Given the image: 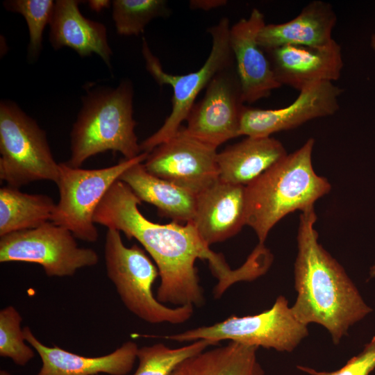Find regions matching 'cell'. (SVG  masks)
<instances>
[{
  "mask_svg": "<svg viewBox=\"0 0 375 375\" xmlns=\"http://www.w3.org/2000/svg\"><path fill=\"white\" fill-rule=\"evenodd\" d=\"M142 201L124 182L116 181L98 206L94 222L123 232L135 238L148 252L158 269L160 278L156 299L174 307L205 303L195 262L206 260L218 280L213 290L220 298L234 283L241 281L238 269H231L223 256L212 251L200 238L191 222L154 223L140 211Z\"/></svg>",
  "mask_w": 375,
  "mask_h": 375,
  "instance_id": "1",
  "label": "cell"
},
{
  "mask_svg": "<svg viewBox=\"0 0 375 375\" xmlns=\"http://www.w3.org/2000/svg\"><path fill=\"white\" fill-rule=\"evenodd\" d=\"M314 206L301 211L294 265L296 318L324 327L335 344L349 328L372 311L343 267L318 242Z\"/></svg>",
  "mask_w": 375,
  "mask_h": 375,
  "instance_id": "2",
  "label": "cell"
},
{
  "mask_svg": "<svg viewBox=\"0 0 375 375\" xmlns=\"http://www.w3.org/2000/svg\"><path fill=\"white\" fill-rule=\"evenodd\" d=\"M314 144L309 138L245 186L246 225L255 231L258 244H265L270 230L287 215L314 206L330 192L328 181L314 170Z\"/></svg>",
  "mask_w": 375,
  "mask_h": 375,
  "instance_id": "3",
  "label": "cell"
},
{
  "mask_svg": "<svg viewBox=\"0 0 375 375\" xmlns=\"http://www.w3.org/2000/svg\"><path fill=\"white\" fill-rule=\"evenodd\" d=\"M133 99V88L127 80L115 88L88 90L70 133L71 156L65 163L78 168L91 156L108 150L121 153L126 159L141 154Z\"/></svg>",
  "mask_w": 375,
  "mask_h": 375,
  "instance_id": "4",
  "label": "cell"
},
{
  "mask_svg": "<svg viewBox=\"0 0 375 375\" xmlns=\"http://www.w3.org/2000/svg\"><path fill=\"white\" fill-rule=\"evenodd\" d=\"M104 256L107 276L133 315L153 324H181L192 317L193 306L169 307L154 297L152 288L159 276L157 266L138 245L125 246L119 231L108 228Z\"/></svg>",
  "mask_w": 375,
  "mask_h": 375,
  "instance_id": "5",
  "label": "cell"
},
{
  "mask_svg": "<svg viewBox=\"0 0 375 375\" xmlns=\"http://www.w3.org/2000/svg\"><path fill=\"white\" fill-rule=\"evenodd\" d=\"M0 178L19 188L38 181L56 183L60 165L46 132L15 103H0Z\"/></svg>",
  "mask_w": 375,
  "mask_h": 375,
  "instance_id": "6",
  "label": "cell"
},
{
  "mask_svg": "<svg viewBox=\"0 0 375 375\" xmlns=\"http://www.w3.org/2000/svg\"><path fill=\"white\" fill-rule=\"evenodd\" d=\"M230 24L227 17L209 28L212 48L208 57L197 70L184 75H174L164 72L159 59L153 54L143 38L142 52L146 69L160 86L169 85L173 89L172 111L162 126L140 143L142 152L150 153L155 147L174 135L181 127L195 103L199 92L206 88L220 71L235 63L229 42Z\"/></svg>",
  "mask_w": 375,
  "mask_h": 375,
  "instance_id": "7",
  "label": "cell"
},
{
  "mask_svg": "<svg viewBox=\"0 0 375 375\" xmlns=\"http://www.w3.org/2000/svg\"><path fill=\"white\" fill-rule=\"evenodd\" d=\"M307 326L296 318L288 299L280 295L271 308L260 313L243 317L231 315L214 324L191 328L164 338L178 342L206 340L214 345L230 340L290 352L308 335Z\"/></svg>",
  "mask_w": 375,
  "mask_h": 375,
  "instance_id": "8",
  "label": "cell"
},
{
  "mask_svg": "<svg viewBox=\"0 0 375 375\" xmlns=\"http://www.w3.org/2000/svg\"><path fill=\"white\" fill-rule=\"evenodd\" d=\"M148 153L142 152L132 159L124 158L115 165L101 169L74 168L59 163L56 185L59 201L51 222L71 231L76 238L89 242L98 240L94 226V212L111 185L129 167L143 162Z\"/></svg>",
  "mask_w": 375,
  "mask_h": 375,
  "instance_id": "9",
  "label": "cell"
},
{
  "mask_svg": "<svg viewBox=\"0 0 375 375\" xmlns=\"http://www.w3.org/2000/svg\"><path fill=\"white\" fill-rule=\"evenodd\" d=\"M75 238L71 231L52 222L11 233L0 237V262L35 263L49 277L70 276L99 260L94 250L79 247Z\"/></svg>",
  "mask_w": 375,
  "mask_h": 375,
  "instance_id": "10",
  "label": "cell"
},
{
  "mask_svg": "<svg viewBox=\"0 0 375 375\" xmlns=\"http://www.w3.org/2000/svg\"><path fill=\"white\" fill-rule=\"evenodd\" d=\"M244 103L234 63L212 78L203 97L191 108L185 128L194 138L217 149L240 136Z\"/></svg>",
  "mask_w": 375,
  "mask_h": 375,
  "instance_id": "11",
  "label": "cell"
},
{
  "mask_svg": "<svg viewBox=\"0 0 375 375\" xmlns=\"http://www.w3.org/2000/svg\"><path fill=\"white\" fill-rule=\"evenodd\" d=\"M216 150L190 135L181 126L149 153L143 165L151 174L197 196L219 179Z\"/></svg>",
  "mask_w": 375,
  "mask_h": 375,
  "instance_id": "12",
  "label": "cell"
},
{
  "mask_svg": "<svg viewBox=\"0 0 375 375\" xmlns=\"http://www.w3.org/2000/svg\"><path fill=\"white\" fill-rule=\"evenodd\" d=\"M343 90L333 82H320L299 91L289 106L277 109L244 106L241 115L240 136L267 138L275 133L297 128L314 119L331 116L340 109Z\"/></svg>",
  "mask_w": 375,
  "mask_h": 375,
  "instance_id": "13",
  "label": "cell"
},
{
  "mask_svg": "<svg viewBox=\"0 0 375 375\" xmlns=\"http://www.w3.org/2000/svg\"><path fill=\"white\" fill-rule=\"evenodd\" d=\"M264 15L253 8L230 28L229 42L244 103H253L270 96L281 85L276 81L257 36L265 25Z\"/></svg>",
  "mask_w": 375,
  "mask_h": 375,
  "instance_id": "14",
  "label": "cell"
},
{
  "mask_svg": "<svg viewBox=\"0 0 375 375\" xmlns=\"http://www.w3.org/2000/svg\"><path fill=\"white\" fill-rule=\"evenodd\" d=\"M278 83L299 91L338 80L344 67L340 45L333 40L319 47L285 45L265 51Z\"/></svg>",
  "mask_w": 375,
  "mask_h": 375,
  "instance_id": "15",
  "label": "cell"
},
{
  "mask_svg": "<svg viewBox=\"0 0 375 375\" xmlns=\"http://www.w3.org/2000/svg\"><path fill=\"white\" fill-rule=\"evenodd\" d=\"M190 222L209 247L235 235L246 225L245 186L217 180L196 196Z\"/></svg>",
  "mask_w": 375,
  "mask_h": 375,
  "instance_id": "16",
  "label": "cell"
},
{
  "mask_svg": "<svg viewBox=\"0 0 375 375\" xmlns=\"http://www.w3.org/2000/svg\"><path fill=\"white\" fill-rule=\"evenodd\" d=\"M25 340L39 355L42 366L36 375H126L137 359L138 344L124 342L112 352L98 357H86L58 347H47L28 326L23 328Z\"/></svg>",
  "mask_w": 375,
  "mask_h": 375,
  "instance_id": "17",
  "label": "cell"
},
{
  "mask_svg": "<svg viewBox=\"0 0 375 375\" xmlns=\"http://www.w3.org/2000/svg\"><path fill=\"white\" fill-rule=\"evenodd\" d=\"M337 15L332 6L323 1L308 3L293 19L281 24H265L257 41L267 51L285 45L319 47L330 44Z\"/></svg>",
  "mask_w": 375,
  "mask_h": 375,
  "instance_id": "18",
  "label": "cell"
},
{
  "mask_svg": "<svg viewBox=\"0 0 375 375\" xmlns=\"http://www.w3.org/2000/svg\"><path fill=\"white\" fill-rule=\"evenodd\" d=\"M78 0L55 1L50 22L49 40L55 49L69 47L80 56L94 53L110 67L112 50L108 44L106 26L98 22L85 17Z\"/></svg>",
  "mask_w": 375,
  "mask_h": 375,
  "instance_id": "19",
  "label": "cell"
},
{
  "mask_svg": "<svg viewBox=\"0 0 375 375\" xmlns=\"http://www.w3.org/2000/svg\"><path fill=\"white\" fill-rule=\"evenodd\" d=\"M288 154L272 138L247 137L217 154L219 179L247 186Z\"/></svg>",
  "mask_w": 375,
  "mask_h": 375,
  "instance_id": "20",
  "label": "cell"
},
{
  "mask_svg": "<svg viewBox=\"0 0 375 375\" xmlns=\"http://www.w3.org/2000/svg\"><path fill=\"white\" fill-rule=\"evenodd\" d=\"M141 201L155 206L160 216L176 222L192 220L196 195L169 181L149 173L143 162L133 165L119 177Z\"/></svg>",
  "mask_w": 375,
  "mask_h": 375,
  "instance_id": "21",
  "label": "cell"
},
{
  "mask_svg": "<svg viewBox=\"0 0 375 375\" xmlns=\"http://www.w3.org/2000/svg\"><path fill=\"white\" fill-rule=\"evenodd\" d=\"M258 349L230 342L188 358L172 375H264L257 358Z\"/></svg>",
  "mask_w": 375,
  "mask_h": 375,
  "instance_id": "22",
  "label": "cell"
},
{
  "mask_svg": "<svg viewBox=\"0 0 375 375\" xmlns=\"http://www.w3.org/2000/svg\"><path fill=\"white\" fill-rule=\"evenodd\" d=\"M56 204L46 194H27L10 185L0 188V237L37 228L51 221Z\"/></svg>",
  "mask_w": 375,
  "mask_h": 375,
  "instance_id": "23",
  "label": "cell"
},
{
  "mask_svg": "<svg viewBox=\"0 0 375 375\" xmlns=\"http://www.w3.org/2000/svg\"><path fill=\"white\" fill-rule=\"evenodd\" d=\"M212 345L209 340H199L175 349L162 343L140 347L137 353L138 367L133 375H172L183 361Z\"/></svg>",
  "mask_w": 375,
  "mask_h": 375,
  "instance_id": "24",
  "label": "cell"
},
{
  "mask_svg": "<svg viewBox=\"0 0 375 375\" xmlns=\"http://www.w3.org/2000/svg\"><path fill=\"white\" fill-rule=\"evenodd\" d=\"M112 15L118 34L139 35L153 19L170 15L164 0H114Z\"/></svg>",
  "mask_w": 375,
  "mask_h": 375,
  "instance_id": "25",
  "label": "cell"
},
{
  "mask_svg": "<svg viewBox=\"0 0 375 375\" xmlns=\"http://www.w3.org/2000/svg\"><path fill=\"white\" fill-rule=\"evenodd\" d=\"M5 8L21 14L25 19L29 32L28 57L35 60L42 47L43 32L50 24L55 2L52 0H8L3 2Z\"/></svg>",
  "mask_w": 375,
  "mask_h": 375,
  "instance_id": "26",
  "label": "cell"
},
{
  "mask_svg": "<svg viewBox=\"0 0 375 375\" xmlns=\"http://www.w3.org/2000/svg\"><path fill=\"white\" fill-rule=\"evenodd\" d=\"M22 321V316L12 306L0 311V356L24 367L33 358L35 352L33 348L26 343L21 328Z\"/></svg>",
  "mask_w": 375,
  "mask_h": 375,
  "instance_id": "27",
  "label": "cell"
},
{
  "mask_svg": "<svg viewBox=\"0 0 375 375\" xmlns=\"http://www.w3.org/2000/svg\"><path fill=\"white\" fill-rule=\"evenodd\" d=\"M297 367L310 375H369L375 369V336L358 355L349 360L347 364L338 370L317 371L301 365Z\"/></svg>",
  "mask_w": 375,
  "mask_h": 375,
  "instance_id": "28",
  "label": "cell"
},
{
  "mask_svg": "<svg viewBox=\"0 0 375 375\" xmlns=\"http://www.w3.org/2000/svg\"><path fill=\"white\" fill-rule=\"evenodd\" d=\"M225 0H193L190 1V6L192 9L209 10L226 4Z\"/></svg>",
  "mask_w": 375,
  "mask_h": 375,
  "instance_id": "29",
  "label": "cell"
},
{
  "mask_svg": "<svg viewBox=\"0 0 375 375\" xmlns=\"http://www.w3.org/2000/svg\"><path fill=\"white\" fill-rule=\"evenodd\" d=\"M88 4L91 10L100 12L104 8H107L112 4V1L108 0H90Z\"/></svg>",
  "mask_w": 375,
  "mask_h": 375,
  "instance_id": "30",
  "label": "cell"
},
{
  "mask_svg": "<svg viewBox=\"0 0 375 375\" xmlns=\"http://www.w3.org/2000/svg\"><path fill=\"white\" fill-rule=\"evenodd\" d=\"M370 47L372 49V50L375 52V33L371 35Z\"/></svg>",
  "mask_w": 375,
  "mask_h": 375,
  "instance_id": "31",
  "label": "cell"
},
{
  "mask_svg": "<svg viewBox=\"0 0 375 375\" xmlns=\"http://www.w3.org/2000/svg\"><path fill=\"white\" fill-rule=\"evenodd\" d=\"M369 276L371 278H375V262L370 268Z\"/></svg>",
  "mask_w": 375,
  "mask_h": 375,
  "instance_id": "32",
  "label": "cell"
},
{
  "mask_svg": "<svg viewBox=\"0 0 375 375\" xmlns=\"http://www.w3.org/2000/svg\"><path fill=\"white\" fill-rule=\"evenodd\" d=\"M0 375H10V374L6 370H1Z\"/></svg>",
  "mask_w": 375,
  "mask_h": 375,
  "instance_id": "33",
  "label": "cell"
}]
</instances>
